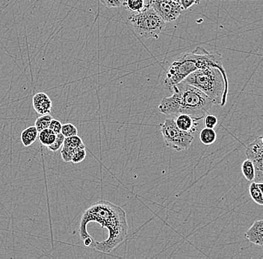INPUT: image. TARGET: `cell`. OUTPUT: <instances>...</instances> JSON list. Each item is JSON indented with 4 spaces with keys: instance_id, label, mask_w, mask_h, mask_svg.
Returning <instances> with one entry per match:
<instances>
[{
    "instance_id": "obj_1",
    "label": "cell",
    "mask_w": 263,
    "mask_h": 259,
    "mask_svg": "<svg viewBox=\"0 0 263 259\" xmlns=\"http://www.w3.org/2000/svg\"><path fill=\"white\" fill-rule=\"evenodd\" d=\"M90 223H96L107 230V239L104 242L95 243L91 247L104 253H110L117 248L128 234L127 213L122 207L106 200H99L91 205L82 215L79 233L83 242L91 238L87 230Z\"/></svg>"
},
{
    "instance_id": "obj_2",
    "label": "cell",
    "mask_w": 263,
    "mask_h": 259,
    "mask_svg": "<svg viewBox=\"0 0 263 259\" xmlns=\"http://www.w3.org/2000/svg\"><path fill=\"white\" fill-rule=\"evenodd\" d=\"M170 90L173 91L172 95L163 98L158 107L160 113L167 116L188 115L202 120L213 105L202 91L184 81Z\"/></svg>"
},
{
    "instance_id": "obj_3",
    "label": "cell",
    "mask_w": 263,
    "mask_h": 259,
    "mask_svg": "<svg viewBox=\"0 0 263 259\" xmlns=\"http://www.w3.org/2000/svg\"><path fill=\"white\" fill-rule=\"evenodd\" d=\"M207 67L218 68L224 74L227 75L221 54L218 52L210 53L203 47H197L192 51L182 54L173 61L167 72L165 87L170 90L184 81L191 73Z\"/></svg>"
},
{
    "instance_id": "obj_4",
    "label": "cell",
    "mask_w": 263,
    "mask_h": 259,
    "mask_svg": "<svg viewBox=\"0 0 263 259\" xmlns=\"http://www.w3.org/2000/svg\"><path fill=\"white\" fill-rule=\"evenodd\" d=\"M185 82L197 88L212 101L213 105L225 106L228 99V76L215 67H207L193 72Z\"/></svg>"
},
{
    "instance_id": "obj_5",
    "label": "cell",
    "mask_w": 263,
    "mask_h": 259,
    "mask_svg": "<svg viewBox=\"0 0 263 259\" xmlns=\"http://www.w3.org/2000/svg\"><path fill=\"white\" fill-rule=\"evenodd\" d=\"M128 20L135 32L147 39H158L166 26L164 19L150 6L141 12L132 14Z\"/></svg>"
},
{
    "instance_id": "obj_6",
    "label": "cell",
    "mask_w": 263,
    "mask_h": 259,
    "mask_svg": "<svg viewBox=\"0 0 263 259\" xmlns=\"http://www.w3.org/2000/svg\"><path fill=\"white\" fill-rule=\"evenodd\" d=\"M160 131L166 146L177 152L189 149L194 141L193 133L180 130L172 117L160 124Z\"/></svg>"
},
{
    "instance_id": "obj_7",
    "label": "cell",
    "mask_w": 263,
    "mask_h": 259,
    "mask_svg": "<svg viewBox=\"0 0 263 259\" xmlns=\"http://www.w3.org/2000/svg\"><path fill=\"white\" fill-rule=\"evenodd\" d=\"M246 154L254 166V182L263 183V138L259 136L246 148Z\"/></svg>"
},
{
    "instance_id": "obj_8",
    "label": "cell",
    "mask_w": 263,
    "mask_h": 259,
    "mask_svg": "<svg viewBox=\"0 0 263 259\" xmlns=\"http://www.w3.org/2000/svg\"><path fill=\"white\" fill-rule=\"evenodd\" d=\"M149 4L166 23L174 22L183 11L180 4L172 0H149Z\"/></svg>"
},
{
    "instance_id": "obj_9",
    "label": "cell",
    "mask_w": 263,
    "mask_h": 259,
    "mask_svg": "<svg viewBox=\"0 0 263 259\" xmlns=\"http://www.w3.org/2000/svg\"><path fill=\"white\" fill-rule=\"evenodd\" d=\"M34 109L41 115H49L51 112L53 103L49 96L45 93H37L32 99Z\"/></svg>"
},
{
    "instance_id": "obj_10",
    "label": "cell",
    "mask_w": 263,
    "mask_h": 259,
    "mask_svg": "<svg viewBox=\"0 0 263 259\" xmlns=\"http://www.w3.org/2000/svg\"><path fill=\"white\" fill-rule=\"evenodd\" d=\"M246 239L252 244L262 247L263 246V221H255L254 224L245 234Z\"/></svg>"
},
{
    "instance_id": "obj_11",
    "label": "cell",
    "mask_w": 263,
    "mask_h": 259,
    "mask_svg": "<svg viewBox=\"0 0 263 259\" xmlns=\"http://www.w3.org/2000/svg\"><path fill=\"white\" fill-rule=\"evenodd\" d=\"M200 119L195 118L188 115H180L176 117V124L184 131L194 133L197 131Z\"/></svg>"
},
{
    "instance_id": "obj_12",
    "label": "cell",
    "mask_w": 263,
    "mask_h": 259,
    "mask_svg": "<svg viewBox=\"0 0 263 259\" xmlns=\"http://www.w3.org/2000/svg\"><path fill=\"white\" fill-rule=\"evenodd\" d=\"M37 136H38V132L35 125L27 127L21 133V142L24 146L28 147L35 142Z\"/></svg>"
},
{
    "instance_id": "obj_13",
    "label": "cell",
    "mask_w": 263,
    "mask_h": 259,
    "mask_svg": "<svg viewBox=\"0 0 263 259\" xmlns=\"http://www.w3.org/2000/svg\"><path fill=\"white\" fill-rule=\"evenodd\" d=\"M126 9L133 13H139L147 9L149 1L146 0H124L123 5Z\"/></svg>"
},
{
    "instance_id": "obj_14",
    "label": "cell",
    "mask_w": 263,
    "mask_h": 259,
    "mask_svg": "<svg viewBox=\"0 0 263 259\" xmlns=\"http://www.w3.org/2000/svg\"><path fill=\"white\" fill-rule=\"evenodd\" d=\"M249 193L251 199L259 206L263 205V184L252 182L249 187Z\"/></svg>"
},
{
    "instance_id": "obj_15",
    "label": "cell",
    "mask_w": 263,
    "mask_h": 259,
    "mask_svg": "<svg viewBox=\"0 0 263 259\" xmlns=\"http://www.w3.org/2000/svg\"><path fill=\"white\" fill-rule=\"evenodd\" d=\"M199 138L203 144L206 146H210L212 143L215 142L217 139L216 132L214 128H203L199 134Z\"/></svg>"
},
{
    "instance_id": "obj_16",
    "label": "cell",
    "mask_w": 263,
    "mask_h": 259,
    "mask_svg": "<svg viewBox=\"0 0 263 259\" xmlns=\"http://www.w3.org/2000/svg\"><path fill=\"white\" fill-rule=\"evenodd\" d=\"M39 141L44 146L48 147L55 141L56 134L53 133L50 128H46L38 133Z\"/></svg>"
},
{
    "instance_id": "obj_17",
    "label": "cell",
    "mask_w": 263,
    "mask_h": 259,
    "mask_svg": "<svg viewBox=\"0 0 263 259\" xmlns=\"http://www.w3.org/2000/svg\"><path fill=\"white\" fill-rule=\"evenodd\" d=\"M241 171H242L243 175L246 177L247 180L251 182H254L255 170L252 161L248 159L244 161V162L241 164Z\"/></svg>"
},
{
    "instance_id": "obj_18",
    "label": "cell",
    "mask_w": 263,
    "mask_h": 259,
    "mask_svg": "<svg viewBox=\"0 0 263 259\" xmlns=\"http://www.w3.org/2000/svg\"><path fill=\"white\" fill-rule=\"evenodd\" d=\"M53 117L49 114V115H44L38 117L35 120V126L37 128V132L40 133L42 130L49 128Z\"/></svg>"
},
{
    "instance_id": "obj_19",
    "label": "cell",
    "mask_w": 263,
    "mask_h": 259,
    "mask_svg": "<svg viewBox=\"0 0 263 259\" xmlns=\"http://www.w3.org/2000/svg\"><path fill=\"white\" fill-rule=\"evenodd\" d=\"M64 143L75 149H81V148H86V145L83 143V140L78 135L75 136L68 137L65 138Z\"/></svg>"
},
{
    "instance_id": "obj_20",
    "label": "cell",
    "mask_w": 263,
    "mask_h": 259,
    "mask_svg": "<svg viewBox=\"0 0 263 259\" xmlns=\"http://www.w3.org/2000/svg\"><path fill=\"white\" fill-rule=\"evenodd\" d=\"M78 149H75V148L71 147V146L63 143L61 148L62 160L67 163L71 162V159L73 154H74Z\"/></svg>"
},
{
    "instance_id": "obj_21",
    "label": "cell",
    "mask_w": 263,
    "mask_h": 259,
    "mask_svg": "<svg viewBox=\"0 0 263 259\" xmlns=\"http://www.w3.org/2000/svg\"><path fill=\"white\" fill-rule=\"evenodd\" d=\"M61 133L65 138L78 135V130L74 125L68 123L62 125Z\"/></svg>"
},
{
    "instance_id": "obj_22",
    "label": "cell",
    "mask_w": 263,
    "mask_h": 259,
    "mask_svg": "<svg viewBox=\"0 0 263 259\" xmlns=\"http://www.w3.org/2000/svg\"><path fill=\"white\" fill-rule=\"evenodd\" d=\"M65 137H64V135H62V133L57 134L55 141L47 148H48L50 151H52V152H57V151L61 149L62 145H63L64 143V141H65Z\"/></svg>"
},
{
    "instance_id": "obj_23",
    "label": "cell",
    "mask_w": 263,
    "mask_h": 259,
    "mask_svg": "<svg viewBox=\"0 0 263 259\" xmlns=\"http://www.w3.org/2000/svg\"><path fill=\"white\" fill-rule=\"evenodd\" d=\"M218 120L217 117L214 115L207 114L204 117V123L207 128H214L218 125Z\"/></svg>"
},
{
    "instance_id": "obj_24",
    "label": "cell",
    "mask_w": 263,
    "mask_h": 259,
    "mask_svg": "<svg viewBox=\"0 0 263 259\" xmlns=\"http://www.w3.org/2000/svg\"><path fill=\"white\" fill-rule=\"evenodd\" d=\"M86 155H87V153H86V148H81V149H78V150L73 154V157H72L71 162L73 163V164H79L82 161L85 160V159L86 158Z\"/></svg>"
},
{
    "instance_id": "obj_25",
    "label": "cell",
    "mask_w": 263,
    "mask_h": 259,
    "mask_svg": "<svg viewBox=\"0 0 263 259\" xmlns=\"http://www.w3.org/2000/svg\"><path fill=\"white\" fill-rule=\"evenodd\" d=\"M106 8H119L123 5L124 0H99Z\"/></svg>"
},
{
    "instance_id": "obj_26",
    "label": "cell",
    "mask_w": 263,
    "mask_h": 259,
    "mask_svg": "<svg viewBox=\"0 0 263 259\" xmlns=\"http://www.w3.org/2000/svg\"><path fill=\"white\" fill-rule=\"evenodd\" d=\"M62 124L59 120L56 119H52L50 124L49 125V128L55 134H59L61 133Z\"/></svg>"
},
{
    "instance_id": "obj_27",
    "label": "cell",
    "mask_w": 263,
    "mask_h": 259,
    "mask_svg": "<svg viewBox=\"0 0 263 259\" xmlns=\"http://www.w3.org/2000/svg\"><path fill=\"white\" fill-rule=\"evenodd\" d=\"M201 0H179V4L183 10H187L194 5L200 4Z\"/></svg>"
},
{
    "instance_id": "obj_28",
    "label": "cell",
    "mask_w": 263,
    "mask_h": 259,
    "mask_svg": "<svg viewBox=\"0 0 263 259\" xmlns=\"http://www.w3.org/2000/svg\"><path fill=\"white\" fill-rule=\"evenodd\" d=\"M172 1L175 2V3H179V0H172Z\"/></svg>"
}]
</instances>
